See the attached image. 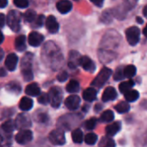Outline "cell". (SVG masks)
I'll list each match as a JSON object with an SVG mask.
<instances>
[{"instance_id": "cell-11", "label": "cell", "mask_w": 147, "mask_h": 147, "mask_svg": "<svg viewBox=\"0 0 147 147\" xmlns=\"http://www.w3.org/2000/svg\"><path fill=\"white\" fill-rule=\"evenodd\" d=\"M80 102H81V100H80L79 96H78L76 95H72V96H68L65 99V105L70 110H76L77 109H78Z\"/></svg>"}, {"instance_id": "cell-37", "label": "cell", "mask_w": 147, "mask_h": 147, "mask_svg": "<svg viewBox=\"0 0 147 147\" xmlns=\"http://www.w3.org/2000/svg\"><path fill=\"white\" fill-rule=\"evenodd\" d=\"M96 118H91L88 121H85L84 123V127L87 130H92L96 127Z\"/></svg>"}, {"instance_id": "cell-10", "label": "cell", "mask_w": 147, "mask_h": 147, "mask_svg": "<svg viewBox=\"0 0 147 147\" xmlns=\"http://www.w3.org/2000/svg\"><path fill=\"white\" fill-rule=\"evenodd\" d=\"M43 40H44V36L36 31L31 32L28 37V44L32 47H39L40 45H41Z\"/></svg>"}, {"instance_id": "cell-22", "label": "cell", "mask_w": 147, "mask_h": 147, "mask_svg": "<svg viewBox=\"0 0 147 147\" xmlns=\"http://www.w3.org/2000/svg\"><path fill=\"white\" fill-rule=\"evenodd\" d=\"M15 47L18 52H22L26 49V37L25 35H19L15 40Z\"/></svg>"}, {"instance_id": "cell-42", "label": "cell", "mask_w": 147, "mask_h": 147, "mask_svg": "<svg viewBox=\"0 0 147 147\" xmlns=\"http://www.w3.org/2000/svg\"><path fill=\"white\" fill-rule=\"evenodd\" d=\"M90 1H91L95 5H96L98 7H102L103 5V1L104 0H90Z\"/></svg>"}, {"instance_id": "cell-29", "label": "cell", "mask_w": 147, "mask_h": 147, "mask_svg": "<svg viewBox=\"0 0 147 147\" xmlns=\"http://www.w3.org/2000/svg\"><path fill=\"white\" fill-rule=\"evenodd\" d=\"M115 119V115L111 110H106L104 111L100 117V121L102 122H111Z\"/></svg>"}, {"instance_id": "cell-28", "label": "cell", "mask_w": 147, "mask_h": 147, "mask_svg": "<svg viewBox=\"0 0 147 147\" xmlns=\"http://www.w3.org/2000/svg\"><path fill=\"white\" fill-rule=\"evenodd\" d=\"M79 84L76 80H71L66 85V91L69 93H76L79 90Z\"/></svg>"}, {"instance_id": "cell-32", "label": "cell", "mask_w": 147, "mask_h": 147, "mask_svg": "<svg viewBox=\"0 0 147 147\" xmlns=\"http://www.w3.org/2000/svg\"><path fill=\"white\" fill-rule=\"evenodd\" d=\"M136 67L133 65H127L124 68V75L125 78H132L135 74H136Z\"/></svg>"}, {"instance_id": "cell-20", "label": "cell", "mask_w": 147, "mask_h": 147, "mask_svg": "<svg viewBox=\"0 0 147 147\" xmlns=\"http://www.w3.org/2000/svg\"><path fill=\"white\" fill-rule=\"evenodd\" d=\"M34 102L33 100L30 99L29 97L24 96L21 99L20 102H19V108L22 111H28L33 108Z\"/></svg>"}, {"instance_id": "cell-19", "label": "cell", "mask_w": 147, "mask_h": 147, "mask_svg": "<svg viewBox=\"0 0 147 147\" xmlns=\"http://www.w3.org/2000/svg\"><path fill=\"white\" fill-rule=\"evenodd\" d=\"M96 96H97V92H96V89L93 88V87L86 89L83 93V98L86 102H93V101H95L96 99Z\"/></svg>"}, {"instance_id": "cell-38", "label": "cell", "mask_w": 147, "mask_h": 147, "mask_svg": "<svg viewBox=\"0 0 147 147\" xmlns=\"http://www.w3.org/2000/svg\"><path fill=\"white\" fill-rule=\"evenodd\" d=\"M13 3L20 9H25L28 6V0H13Z\"/></svg>"}, {"instance_id": "cell-34", "label": "cell", "mask_w": 147, "mask_h": 147, "mask_svg": "<svg viewBox=\"0 0 147 147\" xmlns=\"http://www.w3.org/2000/svg\"><path fill=\"white\" fill-rule=\"evenodd\" d=\"M84 141L87 145H90V146H93L96 143L97 141V136L93 134V133H90V134H88L85 138H84Z\"/></svg>"}, {"instance_id": "cell-26", "label": "cell", "mask_w": 147, "mask_h": 147, "mask_svg": "<svg viewBox=\"0 0 147 147\" xmlns=\"http://www.w3.org/2000/svg\"><path fill=\"white\" fill-rule=\"evenodd\" d=\"M124 96H125V98H126L127 101H128V102H135L140 97V93L135 90H130L127 91L124 94Z\"/></svg>"}, {"instance_id": "cell-36", "label": "cell", "mask_w": 147, "mask_h": 147, "mask_svg": "<svg viewBox=\"0 0 147 147\" xmlns=\"http://www.w3.org/2000/svg\"><path fill=\"white\" fill-rule=\"evenodd\" d=\"M125 78V75H124V67L123 66H119L116 71H115V73L114 75V79L115 81H118V80H121Z\"/></svg>"}, {"instance_id": "cell-4", "label": "cell", "mask_w": 147, "mask_h": 147, "mask_svg": "<svg viewBox=\"0 0 147 147\" xmlns=\"http://www.w3.org/2000/svg\"><path fill=\"white\" fill-rule=\"evenodd\" d=\"M111 74H112L111 69H109L108 67H103L101 70V71L98 73L96 78L93 80V82L91 83V85L93 87L102 88V85L109 80V78H110Z\"/></svg>"}, {"instance_id": "cell-7", "label": "cell", "mask_w": 147, "mask_h": 147, "mask_svg": "<svg viewBox=\"0 0 147 147\" xmlns=\"http://www.w3.org/2000/svg\"><path fill=\"white\" fill-rule=\"evenodd\" d=\"M140 31L139 28L135 26L128 28L126 30V37L129 45L135 46L136 44H138L140 40Z\"/></svg>"}, {"instance_id": "cell-33", "label": "cell", "mask_w": 147, "mask_h": 147, "mask_svg": "<svg viewBox=\"0 0 147 147\" xmlns=\"http://www.w3.org/2000/svg\"><path fill=\"white\" fill-rule=\"evenodd\" d=\"M34 120L39 122V123H46L48 121V116L46 114V112L41 111V112H37L34 116Z\"/></svg>"}, {"instance_id": "cell-3", "label": "cell", "mask_w": 147, "mask_h": 147, "mask_svg": "<svg viewBox=\"0 0 147 147\" xmlns=\"http://www.w3.org/2000/svg\"><path fill=\"white\" fill-rule=\"evenodd\" d=\"M6 22L11 30H13L14 32H17L20 29L21 14L16 10H10L7 15Z\"/></svg>"}, {"instance_id": "cell-13", "label": "cell", "mask_w": 147, "mask_h": 147, "mask_svg": "<svg viewBox=\"0 0 147 147\" xmlns=\"http://www.w3.org/2000/svg\"><path fill=\"white\" fill-rule=\"evenodd\" d=\"M46 28L51 34H55L59 31V25L53 16H49L46 21Z\"/></svg>"}, {"instance_id": "cell-44", "label": "cell", "mask_w": 147, "mask_h": 147, "mask_svg": "<svg viewBox=\"0 0 147 147\" xmlns=\"http://www.w3.org/2000/svg\"><path fill=\"white\" fill-rule=\"evenodd\" d=\"M8 4V0H0V7L1 9H3L7 6Z\"/></svg>"}, {"instance_id": "cell-14", "label": "cell", "mask_w": 147, "mask_h": 147, "mask_svg": "<svg viewBox=\"0 0 147 147\" xmlns=\"http://www.w3.org/2000/svg\"><path fill=\"white\" fill-rule=\"evenodd\" d=\"M17 62H18V57L15 53H9V55H7V57L5 59L4 65H5V67L9 71H12L16 70Z\"/></svg>"}, {"instance_id": "cell-30", "label": "cell", "mask_w": 147, "mask_h": 147, "mask_svg": "<svg viewBox=\"0 0 147 147\" xmlns=\"http://www.w3.org/2000/svg\"><path fill=\"white\" fill-rule=\"evenodd\" d=\"M115 109L118 113L124 114V113H127V112H128L130 110V106L126 102H119L118 104L115 105Z\"/></svg>"}, {"instance_id": "cell-1", "label": "cell", "mask_w": 147, "mask_h": 147, "mask_svg": "<svg viewBox=\"0 0 147 147\" xmlns=\"http://www.w3.org/2000/svg\"><path fill=\"white\" fill-rule=\"evenodd\" d=\"M41 56L47 65L51 66L53 69L59 68L63 62V55L59 48L53 41H48L45 44Z\"/></svg>"}, {"instance_id": "cell-46", "label": "cell", "mask_w": 147, "mask_h": 147, "mask_svg": "<svg viewBox=\"0 0 147 147\" xmlns=\"http://www.w3.org/2000/svg\"><path fill=\"white\" fill-rule=\"evenodd\" d=\"M136 21L140 23V24H142L143 22H144V21H143V19L142 18H140V16H138L137 18H136Z\"/></svg>"}, {"instance_id": "cell-5", "label": "cell", "mask_w": 147, "mask_h": 147, "mask_svg": "<svg viewBox=\"0 0 147 147\" xmlns=\"http://www.w3.org/2000/svg\"><path fill=\"white\" fill-rule=\"evenodd\" d=\"M49 102L52 105L53 108H59L62 102V98H63V93L60 88L59 87H53L49 92Z\"/></svg>"}, {"instance_id": "cell-43", "label": "cell", "mask_w": 147, "mask_h": 147, "mask_svg": "<svg viewBox=\"0 0 147 147\" xmlns=\"http://www.w3.org/2000/svg\"><path fill=\"white\" fill-rule=\"evenodd\" d=\"M5 17L3 14H0V24H1V28H3L4 26V22H5Z\"/></svg>"}, {"instance_id": "cell-40", "label": "cell", "mask_w": 147, "mask_h": 147, "mask_svg": "<svg viewBox=\"0 0 147 147\" xmlns=\"http://www.w3.org/2000/svg\"><path fill=\"white\" fill-rule=\"evenodd\" d=\"M44 19H45V17H44L43 15L38 16L36 17V19L34 20V27H35V28H40V27H41V26L43 25Z\"/></svg>"}, {"instance_id": "cell-17", "label": "cell", "mask_w": 147, "mask_h": 147, "mask_svg": "<svg viewBox=\"0 0 147 147\" xmlns=\"http://www.w3.org/2000/svg\"><path fill=\"white\" fill-rule=\"evenodd\" d=\"M80 55L78 52L76 51H71L69 54V61H68V65L71 69L77 68L78 65H80Z\"/></svg>"}, {"instance_id": "cell-49", "label": "cell", "mask_w": 147, "mask_h": 147, "mask_svg": "<svg viewBox=\"0 0 147 147\" xmlns=\"http://www.w3.org/2000/svg\"><path fill=\"white\" fill-rule=\"evenodd\" d=\"M5 75H6V72H5L4 69L2 68V69H1V77H4Z\"/></svg>"}, {"instance_id": "cell-2", "label": "cell", "mask_w": 147, "mask_h": 147, "mask_svg": "<svg viewBox=\"0 0 147 147\" xmlns=\"http://www.w3.org/2000/svg\"><path fill=\"white\" fill-rule=\"evenodd\" d=\"M32 58L33 55L30 53H26L21 63L22 74L25 81H31L34 78V74L32 71Z\"/></svg>"}, {"instance_id": "cell-8", "label": "cell", "mask_w": 147, "mask_h": 147, "mask_svg": "<svg viewBox=\"0 0 147 147\" xmlns=\"http://www.w3.org/2000/svg\"><path fill=\"white\" fill-rule=\"evenodd\" d=\"M15 124H16V128L17 129H26L31 127L32 122H31L29 115L22 113L17 115L15 121Z\"/></svg>"}, {"instance_id": "cell-16", "label": "cell", "mask_w": 147, "mask_h": 147, "mask_svg": "<svg viewBox=\"0 0 147 147\" xmlns=\"http://www.w3.org/2000/svg\"><path fill=\"white\" fill-rule=\"evenodd\" d=\"M117 97V92L116 90L114 87H108L105 89L102 96V100L105 102L113 101Z\"/></svg>"}, {"instance_id": "cell-23", "label": "cell", "mask_w": 147, "mask_h": 147, "mask_svg": "<svg viewBox=\"0 0 147 147\" xmlns=\"http://www.w3.org/2000/svg\"><path fill=\"white\" fill-rule=\"evenodd\" d=\"M134 85V82L133 80H128V81H125L120 84L119 85V90L122 94H125L127 91L130 90Z\"/></svg>"}, {"instance_id": "cell-12", "label": "cell", "mask_w": 147, "mask_h": 147, "mask_svg": "<svg viewBox=\"0 0 147 147\" xmlns=\"http://www.w3.org/2000/svg\"><path fill=\"white\" fill-rule=\"evenodd\" d=\"M80 65L87 71L94 72L96 71V65L94 61L88 56H83L80 59Z\"/></svg>"}, {"instance_id": "cell-27", "label": "cell", "mask_w": 147, "mask_h": 147, "mask_svg": "<svg viewBox=\"0 0 147 147\" xmlns=\"http://www.w3.org/2000/svg\"><path fill=\"white\" fill-rule=\"evenodd\" d=\"M15 127H16L15 122H13L12 121L9 120V121H6L5 122H3V123L2 124V130H3L5 134H11V133L14 131Z\"/></svg>"}, {"instance_id": "cell-41", "label": "cell", "mask_w": 147, "mask_h": 147, "mask_svg": "<svg viewBox=\"0 0 147 147\" xmlns=\"http://www.w3.org/2000/svg\"><path fill=\"white\" fill-rule=\"evenodd\" d=\"M57 78L59 82H65L68 78V74L65 71H61L58 74Z\"/></svg>"}, {"instance_id": "cell-47", "label": "cell", "mask_w": 147, "mask_h": 147, "mask_svg": "<svg viewBox=\"0 0 147 147\" xmlns=\"http://www.w3.org/2000/svg\"><path fill=\"white\" fill-rule=\"evenodd\" d=\"M102 109V106H101V104H97V105H96V107H95V111H99L100 109Z\"/></svg>"}, {"instance_id": "cell-39", "label": "cell", "mask_w": 147, "mask_h": 147, "mask_svg": "<svg viewBox=\"0 0 147 147\" xmlns=\"http://www.w3.org/2000/svg\"><path fill=\"white\" fill-rule=\"evenodd\" d=\"M38 102L43 105H47L49 102V96L48 94H41L39 97H38Z\"/></svg>"}, {"instance_id": "cell-45", "label": "cell", "mask_w": 147, "mask_h": 147, "mask_svg": "<svg viewBox=\"0 0 147 147\" xmlns=\"http://www.w3.org/2000/svg\"><path fill=\"white\" fill-rule=\"evenodd\" d=\"M143 14H144V16L147 18V4L144 7V9H143Z\"/></svg>"}, {"instance_id": "cell-31", "label": "cell", "mask_w": 147, "mask_h": 147, "mask_svg": "<svg viewBox=\"0 0 147 147\" xmlns=\"http://www.w3.org/2000/svg\"><path fill=\"white\" fill-rule=\"evenodd\" d=\"M23 17H24L25 22H34L37 16H36V13H35L34 10H33V9H28V10L24 13Z\"/></svg>"}, {"instance_id": "cell-25", "label": "cell", "mask_w": 147, "mask_h": 147, "mask_svg": "<svg viewBox=\"0 0 147 147\" xmlns=\"http://www.w3.org/2000/svg\"><path fill=\"white\" fill-rule=\"evenodd\" d=\"M71 138H72V140L74 143L81 144L84 140V134H83V132L81 131V129H79V128L75 129L71 134Z\"/></svg>"}, {"instance_id": "cell-18", "label": "cell", "mask_w": 147, "mask_h": 147, "mask_svg": "<svg viewBox=\"0 0 147 147\" xmlns=\"http://www.w3.org/2000/svg\"><path fill=\"white\" fill-rule=\"evenodd\" d=\"M121 128V123L120 121H115L106 127V134L108 136H115Z\"/></svg>"}, {"instance_id": "cell-24", "label": "cell", "mask_w": 147, "mask_h": 147, "mask_svg": "<svg viewBox=\"0 0 147 147\" xmlns=\"http://www.w3.org/2000/svg\"><path fill=\"white\" fill-rule=\"evenodd\" d=\"M6 90L8 91H9V92L18 94L19 92H21L22 87H21V85L17 82L12 81V82H9V84H6Z\"/></svg>"}, {"instance_id": "cell-21", "label": "cell", "mask_w": 147, "mask_h": 147, "mask_svg": "<svg viewBox=\"0 0 147 147\" xmlns=\"http://www.w3.org/2000/svg\"><path fill=\"white\" fill-rule=\"evenodd\" d=\"M25 93L30 96H36L40 94V89L37 84H30L26 87Z\"/></svg>"}, {"instance_id": "cell-48", "label": "cell", "mask_w": 147, "mask_h": 147, "mask_svg": "<svg viewBox=\"0 0 147 147\" xmlns=\"http://www.w3.org/2000/svg\"><path fill=\"white\" fill-rule=\"evenodd\" d=\"M143 34L147 38V24L146 25V27H145V28H144V30H143Z\"/></svg>"}, {"instance_id": "cell-35", "label": "cell", "mask_w": 147, "mask_h": 147, "mask_svg": "<svg viewBox=\"0 0 147 147\" xmlns=\"http://www.w3.org/2000/svg\"><path fill=\"white\" fill-rule=\"evenodd\" d=\"M115 146V141L110 139L109 137H104L102 139V140L99 143V146H107V147H112Z\"/></svg>"}, {"instance_id": "cell-15", "label": "cell", "mask_w": 147, "mask_h": 147, "mask_svg": "<svg viewBox=\"0 0 147 147\" xmlns=\"http://www.w3.org/2000/svg\"><path fill=\"white\" fill-rule=\"evenodd\" d=\"M57 9L61 14H67L72 9V3L69 0H60L56 4Z\"/></svg>"}, {"instance_id": "cell-6", "label": "cell", "mask_w": 147, "mask_h": 147, "mask_svg": "<svg viewBox=\"0 0 147 147\" xmlns=\"http://www.w3.org/2000/svg\"><path fill=\"white\" fill-rule=\"evenodd\" d=\"M49 141L54 146H62L65 143V137L61 128L53 130L48 136Z\"/></svg>"}, {"instance_id": "cell-9", "label": "cell", "mask_w": 147, "mask_h": 147, "mask_svg": "<svg viewBox=\"0 0 147 147\" xmlns=\"http://www.w3.org/2000/svg\"><path fill=\"white\" fill-rule=\"evenodd\" d=\"M33 139V134L30 130L23 129L20 131L15 137L16 141L20 145H26L29 143Z\"/></svg>"}]
</instances>
